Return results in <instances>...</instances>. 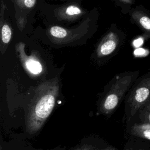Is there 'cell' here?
Masks as SVG:
<instances>
[{"label": "cell", "mask_w": 150, "mask_h": 150, "mask_svg": "<svg viewBox=\"0 0 150 150\" xmlns=\"http://www.w3.org/2000/svg\"><path fill=\"white\" fill-rule=\"evenodd\" d=\"M59 93L58 79L54 77L40 84L35 89L27 117V132L35 134L51 114Z\"/></svg>", "instance_id": "6da1fadb"}, {"label": "cell", "mask_w": 150, "mask_h": 150, "mask_svg": "<svg viewBox=\"0 0 150 150\" xmlns=\"http://www.w3.org/2000/svg\"><path fill=\"white\" fill-rule=\"evenodd\" d=\"M139 75V71H127L118 74L103 99L101 110L103 113L112 112L122 100L124 96L131 88Z\"/></svg>", "instance_id": "7a4b0ae2"}, {"label": "cell", "mask_w": 150, "mask_h": 150, "mask_svg": "<svg viewBox=\"0 0 150 150\" xmlns=\"http://www.w3.org/2000/svg\"><path fill=\"white\" fill-rule=\"evenodd\" d=\"M150 98V69L138 77L131 88L127 98L130 117L134 116Z\"/></svg>", "instance_id": "3957f363"}, {"label": "cell", "mask_w": 150, "mask_h": 150, "mask_svg": "<svg viewBox=\"0 0 150 150\" xmlns=\"http://www.w3.org/2000/svg\"><path fill=\"white\" fill-rule=\"evenodd\" d=\"M25 45L23 42H18L15 45L17 56L27 74L32 77L40 76L45 71L44 64L42 60L36 54L27 55L25 51Z\"/></svg>", "instance_id": "277c9868"}, {"label": "cell", "mask_w": 150, "mask_h": 150, "mask_svg": "<svg viewBox=\"0 0 150 150\" xmlns=\"http://www.w3.org/2000/svg\"><path fill=\"white\" fill-rule=\"evenodd\" d=\"M87 32V28L83 25L76 29H67L59 26H52L47 30V35L54 43L66 44L80 38Z\"/></svg>", "instance_id": "5b68a950"}, {"label": "cell", "mask_w": 150, "mask_h": 150, "mask_svg": "<svg viewBox=\"0 0 150 150\" xmlns=\"http://www.w3.org/2000/svg\"><path fill=\"white\" fill-rule=\"evenodd\" d=\"M131 21L142 32L145 39L150 38V12L142 5H139L129 11Z\"/></svg>", "instance_id": "8992f818"}, {"label": "cell", "mask_w": 150, "mask_h": 150, "mask_svg": "<svg viewBox=\"0 0 150 150\" xmlns=\"http://www.w3.org/2000/svg\"><path fill=\"white\" fill-rule=\"evenodd\" d=\"M120 43V38L115 32H108L100 41L96 49L97 57H103L112 53Z\"/></svg>", "instance_id": "52a82bcc"}, {"label": "cell", "mask_w": 150, "mask_h": 150, "mask_svg": "<svg viewBox=\"0 0 150 150\" xmlns=\"http://www.w3.org/2000/svg\"><path fill=\"white\" fill-rule=\"evenodd\" d=\"M84 13V11L76 5H68L62 6L55 11V16L58 19L66 21L76 20Z\"/></svg>", "instance_id": "ba28073f"}, {"label": "cell", "mask_w": 150, "mask_h": 150, "mask_svg": "<svg viewBox=\"0 0 150 150\" xmlns=\"http://www.w3.org/2000/svg\"><path fill=\"white\" fill-rule=\"evenodd\" d=\"M6 8L4 2L1 1V51L3 54L5 52L6 47L10 42L12 35V31L11 26L5 21H3V16Z\"/></svg>", "instance_id": "9c48e42d"}, {"label": "cell", "mask_w": 150, "mask_h": 150, "mask_svg": "<svg viewBox=\"0 0 150 150\" xmlns=\"http://www.w3.org/2000/svg\"><path fill=\"white\" fill-rule=\"evenodd\" d=\"M130 132L133 136L150 142V123L135 122L131 126Z\"/></svg>", "instance_id": "30bf717a"}, {"label": "cell", "mask_w": 150, "mask_h": 150, "mask_svg": "<svg viewBox=\"0 0 150 150\" xmlns=\"http://www.w3.org/2000/svg\"><path fill=\"white\" fill-rule=\"evenodd\" d=\"M139 122L150 123V98L137 112Z\"/></svg>", "instance_id": "8fae6325"}, {"label": "cell", "mask_w": 150, "mask_h": 150, "mask_svg": "<svg viewBox=\"0 0 150 150\" xmlns=\"http://www.w3.org/2000/svg\"><path fill=\"white\" fill-rule=\"evenodd\" d=\"M15 4L21 8L32 9L34 7L36 0H15Z\"/></svg>", "instance_id": "7c38bea8"}, {"label": "cell", "mask_w": 150, "mask_h": 150, "mask_svg": "<svg viewBox=\"0 0 150 150\" xmlns=\"http://www.w3.org/2000/svg\"><path fill=\"white\" fill-rule=\"evenodd\" d=\"M118 1L121 3L122 5H124L128 10L129 11L131 10V6L132 5L134 4L135 1L134 0H118Z\"/></svg>", "instance_id": "4fadbf2b"}, {"label": "cell", "mask_w": 150, "mask_h": 150, "mask_svg": "<svg viewBox=\"0 0 150 150\" xmlns=\"http://www.w3.org/2000/svg\"><path fill=\"white\" fill-rule=\"evenodd\" d=\"M134 150H150V148H138V149H134Z\"/></svg>", "instance_id": "5bb4252c"}, {"label": "cell", "mask_w": 150, "mask_h": 150, "mask_svg": "<svg viewBox=\"0 0 150 150\" xmlns=\"http://www.w3.org/2000/svg\"><path fill=\"white\" fill-rule=\"evenodd\" d=\"M134 1H135V0H134Z\"/></svg>", "instance_id": "9a60e30c"}]
</instances>
